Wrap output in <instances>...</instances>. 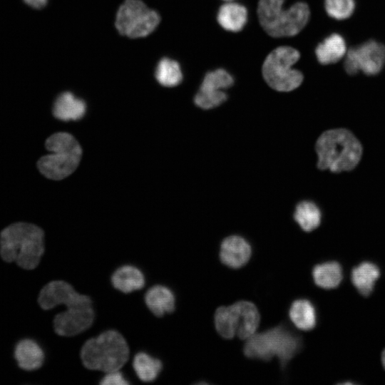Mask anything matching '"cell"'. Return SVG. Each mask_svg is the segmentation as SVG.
<instances>
[{"mask_svg":"<svg viewBox=\"0 0 385 385\" xmlns=\"http://www.w3.org/2000/svg\"><path fill=\"white\" fill-rule=\"evenodd\" d=\"M38 302L43 309L63 305L67 309L56 315L53 320L56 334L72 337L88 329L93 324L94 311L91 298L76 292L66 282H48L41 290Z\"/></svg>","mask_w":385,"mask_h":385,"instance_id":"1","label":"cell"},{"mask_svg":"<svg viewBox=\"0 0 385 385\" xmlns=\"http://www.w3.org/2000/svg\"><path fill=\"white\" fill-rule=\"evenodd\" d=\"M43 239V231L35 225L12 224L0 234L1 257L7 262H15L23 269L33 270L44 252Z\"/></svg>","mask_w":385,"mask_h":385,"instance_id":"2","label":"cell"},{"mask_svg":"<svg viewBox=\"0 0 385 385\" xmlns=\"http://www.w3.org/2000/svg\"><path fill=\"white\" fill-rule=\"evenodd\" d=\"M317 167L334 173L354 169L359 162L362 148L356 138L348 130L332 129L317 139Z\"/></svg>","mask_w":385,"mask_h":385,"instance_id":"3","label":"cell"},{"mask_svg":"<svg viewBox=\"0 0 385 385\" xmlns=\"http://www.w3.org/2000/svg\"><path fill=\"white\" fill-rule=\"evenodd\" d=\"M128 357V344L115 330H107L87 340L81 351V358L86 368L105 373L120 370Z\"/></svg>","mask_w":385,"mask_h":385,"instance_id":"4","label":"cell"},{"mask_svg":"<svg viewBox=\"0 0 385 385\" xmlns=\"http://www.w3.org/2000/svg\"><path fill=\"white\" fill-rule=\"evenodd\" d=\"M284 0H260L257 15L264 30L272 37L294 36L307 24L310 11L307 4L297 2L284 9Z\"/></svg>","mask_w":385,"mask_h":385,"instance_id":"5","label":"cell"},{"mask_svg":"<svg viewBox=\"0 0 385 385\" xmlns=\"http://www.w3.org/2000/svg\"><path fill=\"white\" fill-rule=\"evenodd\" d=\"M45 145L52 153L41 157L37 163L39 171L45 177L62 180L76 169L82 149L72 135L64 132L54 133L46 140Z\"/></svg>","mask_w":385,"mask_h":385,"instance_id":"6","label":"cell"},{"mask_svg":"<svg viewBox=\"0 0 385 385\" xmlns=\"http://www.w3.org/2000/svg\"><path fill=\"white\" fill-rule=\"evenodd\" d=\"M300 339L283 327L255 333L247 339L245 354L252 359L268 361L276 356L282 367L299 351Z\"/></svg>","mask_w":385,"mask_h":385,"instance_id":"7","label":"cell"},{"mask_svg":"<svg viewBox=\"0 0 385 385\" xmlns=\"http://www.w3.org/2000/svg\"><path fill=\"white\" fill-rule=\"evenodd\" d=\"M260 316L257 307L248 301H239L229 306L218 307L214 315L217 332L224 339L235 336L247 340L259 327Z\"/></svg>","mask_w":385,"mask_h":385,"instance_id":"8","label":"cell"},{"mask_svg":"<svg viewBox=\"0 0 385 385\" xmlns=\"http://www.w3.org/2000/svg\"><path fill=\"white\" fill-rule=\"evenodd\" d=\"M299 52L290 46H279L266 57L262 76L272 88L288 92L298 88L303 81L302 73L292 66L299 60Z\"/></svg>","mask_w":385,"mask_h":385,"instance_id":"9","label":"cell"},{"mask_svg":"<svg viewBox=\"0 0 385 385\" xmlns=\"http://www.w3.org/2000/svg\"><path fill=\"white\" fill-rule=\"evenodd\" d=\"M160 22L158 13L141 0H125L118 7L115 26L118 32L130 38L150 35Z\"/></svg>","mask_w":385,"mask_h":385,"instance_id":"10","label":"cell"},{"mask_svg":"<svg viewBox=\"0 0 385 385\" xmlns=\"http://www.w3.org/2000/svg\"><path fill=\"white\" fill-rule=\"evenodd\" d=\"M384 64L385 46L374 40L351 48L346 53L344 68L350 75L359 71L366 75H375L382 69Z\"/></svg>","mask_w":385,"mask_h":385,"instance_id":"11","label":"cell"},{"mask_svg":"<svg viewBox=\"0 0 385 385\" xmlns=\"http://www.w3.org/2000/svg\"><path fill=\"white\" fill-rule=\"evenodd\" d=\"M234 83L232 76L225 69L218 68L206 73L194 98L195 104L207 110L219 106L227 100L224 89Z\"/></svg>","mask_w":385,"mask_h":385,"instance_id":"12","label":"cell"},{"mask_svg":"<svg viewBox=\"0 0 385 385\" xmlns=\"http://www.w3.org/2000/svg\"><path fill=\"white\" fill-rule=\"evenodd\" d=\"M252 255L249 242L239 235H231L225 238L220 249V259L222 264L238 269L245 265Z\"/></svg>","mask_w":385,"mask_h":385,"instance_id":"13","label":"cell"},{"mask_svg":"<svg viewBox=\"0 0 385 385\" xmlns=\"http://www.w3.org/2000/svg\"><path fill=\"white\" fill-rule=\"evenodd\" d=\"M86 111L84 101L67 91L56 98L53 107V115L63 121L79 120L83 117Z\"/></svg>","mask_w":385,"mask_h":385,"instance_id":"14","label":"cell"},{"mask_svg":"<svg viewBox=\"0 0 385 385\" xmlns=\"http://www.w3.org/2000/svg\"><path fill=\"white\" fill-rule=\"evenodd\" d=\"M14 356L20 368L32 371L42 366L44 354L37 342L33 339H25L16 344Z\"/></svg>","mask_w":385,"mask_h":385,"instance_id":"15","label":"cell"},{"mask_svg":"<svg viewBox=\"0 0 385 385\" xmlns=\"http://www.w3.org/2000/svg\"><path fill=\"white\" fill-rule=\"evenodd\" d=\"M148 309L157 317L171 313L175 309V297L172 291L163 285L150 287L145 295Z\"/></svg>","mask_w":385,"mask_h":385,"instance_id":"16","label":"cell"},{"mask_svg":"<svg viewBox=\"0 0 385 385\" xmlns=\"http://www.w3.org/2000/svg\"><path fill=\"white\" fill-rule=\"evenodd\" d=\"M217 20L224 29L237 32L241 31L247 23V11L240 4L228 1L220 7Z\"/></svg>","mask_w":385,"mask_h":385,"instance_id":"17","label":"cell"},{"mask_svg":"<svg viewBox=\"0 0 385 385\" xmlns=\"http://www.w3.org/2000/svg\"><path fill=\"white\" fill-rule=\"evenodd\" d=\"M113 286L124 293L142 289L145 278L142 272L132 265H124L117 269L111 277Z\"/></svg>","mask_w":385,"mask_h":385,"instance_id":"18","label":"cell"},{"mask_svg":"<svg viewBox=\"0 0 385 385\" xmlns=\"http://www.w3.org/2000/svg\"><path fill=\"white\" fill-rule=\"evenodd\" d=\"M319 62L327 65L337 62L346 53L344 38L338 34H333L320 43L315 51Z\"/></svg>","mask_w":385,"mask_h":385,"instance_id":"19","label":"cell"},{"mask_svg":"<svg viewBox=\"0 0 385 385\" xmlns=\"http://www.w3.org/2000/svg\"><path fill=\"white\" fill-rule=\"evenodd\" d=\"M379 275V269L375 264L364 262L352 270L351 279L359 292L366 297L372 292Z\"/></svg>","mask_w":385,"mask_h":385,"instance_id":"20","label":"cell"},{"mask_svg":"<svg viewBox=\"0 0 385 385\" xmlns=\"http://www.w3.org/2000/svg\"><path fill=\"white\" fill-rule=\"evenodd\" d=\"M289 316L295 327L301 330H311L317 324L315 308L307 299L294 301L289 308Z\"/></svg>","mask_w":385,"mask_h":385,"instance_id":"21","label":"cell"},{"mask_svg":"<svg viewBox=\"0 0 385 385\" xmlns=\"http://www.w3.org/2000/svg\"><path fill=\"white\" fill-rule=\"evenodd\" d=\"M312 277L315 284L319 287L334 289L339 286L342 279V269L337 262H324L314 267Z\"/></svg>","mask_w":385,"mask_h":385,"instance_id":"22","label":"cell"},{"mask_svg":"<svg viewBox=\"0 0 385 385\" xmlns=\"http://www.w3.org/2000/svg\"><path fill=\"white\" fill-rule=\"evenodd\" d=\"M294 219L304 231L311 232L320 225L322 214L315 203L304 200L297 205Z\"/></svg>","mask_w":385,"mask_h":385,"instance_id":"23","label":"cell"},{"mask_svg":"<svg viewBox=\"0 0 385 385\" xmlns=\"http://www.w3.org/2000/svg\"><path fill=\"white\" fill-rule=\"evenodd\" d=\"M155 77L157 81L165 87H174L183 80L180 64L169 58L160 59L155 68Z\"/></svg>","mask_w":385,"mask_h":385,"instance_id":"24","label":"cell"},{"mask_svg":"<svg viewBox=\"0 0 385 385\" xmlns=\"http://www.w3.org/2000/svg\"><path fill=\"white\" fill-rule=\"evenodd\" d=\"M133 366L141 381L150 382L157 378L161 371L162 363L146 353L139 352L134 357Z\"/></svg>","mask_w":385,"mask_h":385,"instance_id":"25","label":"cell"},{"mask_svg":"<svg viewBox=\"0 0 385 385\" xmlns=\"http://www.w3.org/2000/svg\"><path fill=\"white\" fill-rule=\"evenodd\" d=\"M324 6L327 13L337 20L349 18L355 8L354 0H325Z\"/></svg>","mask_w":385,"mask_h":385,"instance_id":"26","label":"cell"},{"mask_svg":"<svg viewBox=\"0 0 385 385\" xmlns=\"http://www.w3.org/2000/svg\"><path fill=\"white\" fill-rule=\"evenodd\" d=\"M106 374L100 382L102 385H126L129 384L119 370Z\"/></svg>","mask_w":385,"mask_h":385,"instance_id":"27","label":"cell"},{"mask_svg":"<svg viewBox=\"0 0 385 385\" xmlns=\"http://www.w3.org/2000/svg\"><path fill=\"white\" fill-rule=\"evenodd\" d=\"M28 5L35 9L43 8L46 4L47 0H24Z\"/></svg>","mask_w":385,"mask_h":385,"instance_id":"28","label":"cell"},{"mask_svg":"<svg viewBox=\"0 0 385 385\" xmlns=\"http://www.w3.org/2000/svg\"><path fill=\"white\" fill-rule=\"evenodd\" d=\"M381 362L384 368L385 369V349L382 351L381 354Z\"/></svg>","mask_w":385,"mask_h":385,"instance_id":"29","label":"cell"},{"mask_svg":"<svg viewBox=\"0 0 385 385\" xmlns=\"http://www.w3.org/2000/svg\"><path fill=\"white\" fill-rule=\"evenodd\" d=\"M224 1H232V0H224Z\"/></svg>","mask_w":385,"mask_h":385,"instance_id":"30","label":"cell"}]
</instances>
